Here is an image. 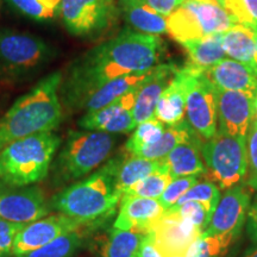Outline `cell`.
Here are the masks:
<instances>
[{
  "instance_id": "obj_1",
  "label": "cell",
  "mask_w": 257,
  "mask_h": 257,
  "mask_svg": "<svg viewBox=\"0 0 257 257\" xmlns=\"http://www.w3.org/2000/svg\"><path fill=\"white\" fill-rule=\"evenodd\" d=\"M163 50L160 36L121 31L74 61L61 83L62 106L79 110L83 99L106 82L153 69L159 64Z\"/></svg>"
},
{
  "instance_id": "obj_2",
  "label": "cell",
  "mask_w": 257,
  "mask_h": 257,
  "mask_svg": "<svg viewBox=\"0 0 257 257\" xmlns=\"http://www.w3.org/2000/svg\"><path fill=\"white\" fill-rule=\"evenodd\" d=\"M62 73L54 72L15 101L0 118V149L19 138L53 133L63 117L60 98Z\"/></svg>"
},
{
  "instance_id": "obj_3",
  "label": "cell",
  "mask_w": 257,
  "mask_h": 257,
  "mask_svg": "<svg viewBox=\"0 0 257 257\" xmlns=\"http://www.w3.org/2000/svg\"><path fill=\"white\" fill-rule=\"evenodd\" d=\"M114 170L115 159L54 195L50 206L83 224L98 226L114 213L123 198L115 189Z\"/></svg>"
},
{
  "instance_id": "obj_4",
  "label": "cell",
  "mask_w": 257,
  "mask_h": 257,
  "mask_svg": "<svg viewBox=\"0 0 257 257\" xmlns=\"http://www.w3.org/2000/svg\"><path fill=\"white\" fill-rule=\"evenodd\" d=\"M61 137L42 133L19 138L0 149V181L24 187L43 180L49 173Z\"/></svg>"
},
{
  "instance_id": "obj_5",
  "label": "cell",
  "mask_w": 257,
  "mask_h": 257,
  "mask_svg": "<svg viewBox=\"0 0 257 257\" xmlns=\"http://www.w3.org/2000/svg\"><path fill=\"white\" fill-rule=\"evenodd\" d=\"M115 143L113 135L101 131H70L66 143L53 162V180L63 185L88 175L111 155Z\"/></svg>"
},
{
  "instance_id": "obj_6",
  "label": "cell",
  "mask_w": 257,
  "mask_h": 257,
  "mask_svg": "<svg viewBox=\"0 0 257 257\" xmlns=\"http://www.w3.org/2000/svg\"><path fill=\"white\" fill-rule=\"evenodd\" d=\"M237 21L220 4L185 0L167 17V34L180 44L229 30Z\"/></svg>"
},
{
  "instance_id": "obj_7",
  "label": "cell",
  "mask_w": 257,
  "mask_h": 257,
  "mask_svg": "<svg viewBox=\"0 0 257 257\" xmlns=\"http://www.w3.org/2000/svg\"><path fill=\"white\" fill-rule=\"evenodd\" d=\"M200 149L206 167L205 178L219 189H229L245 179L248 157L244 138L218 130L210 140L201 141Z\"/></svg>"
},
{
  "instance_id": "obj_8",
  "label": "cell",
  "mask_w": 257,
  "mask_h": 257,
  "mask_svg": "<svg viewBox=\"0 0 257 257\" xmlns=\"http://www.w3.org/2000/svg\"><path fill=\"white\" fill-rule=\"evenodd\" d=\"M186 120L201 141L210 140L218 131L216 87L195 69L186 96Z\"/></svg>"
},
{
  "instance_id": "obj_9",
  "label": "cell",
  "mask_w": 257,
  "mask_h": 257,
  "mask_svg": "<svg viewBox=\"0 0 257 257\" xmlns=\"http://www.w3.org/2000/svg\"><path fill=\"white\" fill-rule=\"evenodd\" d=\"M114 15V0H61L60 17L67 30L75 36L104 31Z\"/></svg>"
},
{
  "instance_id": "obj_10",
  "label": "cell",
  "mask_w": 257,
  "mask_h": 257,
  "mask_svg": "<svg viewBox=\"0 0 257 257\" xmlns=\"http://www.w3.org/2000/svg\"><path fill=\"white\" fill-rule=\"evenodd\" d=\"M49 56V47L41 38L12 30L0 31V67L10 72H28Z\"/></svg>"
},
{
  "instance_id": "obj_11",
  "label": "cell",
  "mask_w": 257,
  "mask_h": 257,
  "mask_svg": "<svg viewBox=\"0 0 257 257\" xmlns=\"http://www.w3.org/2000/svg\"><path fill=\"white\" fill-rule=\"evenodd\" d=\"M49 214L44 193L36 186H12L0 181V219L29 224Z\"/></svg>"
},
{
  "instance_id": "obj_12",
  "label": "cell",
  "mask_w": 257,
  "mask_h": 257,
  "mask_svg": "<svg viewBox=\"0 0 257 257\" xmlns=\"http://www.w3.org/2000/svg\"><path fill=\"white\" fill-rule=\"evenodd\" d=\"M83 226L92 225L83 224L63 213L46 216L31 223L25 224L24 227L16 236L12 249V256L17 257L40 249L55 240L63 234L72 232ZM96 227V226H95Z\"/></svg>"
},
{
  "instance_id": "obj_13",
  "label": "cell",
  "mask_w": 257,
  "mask_h": 257,
  "mask_svg": "<svg viewBox=\"0 0 257 257\" xmlns=\"http://www.w3.org/2000/svg\"><path fill=\"white\" fill-rule=\"evenodd\" d=\"M148 233L165 257L185 255L201 232L191 221L176 212L166 211L163 216L150 227Z\"/></svg>"
},
{
  "instance_id": "obj_14",
  "label": "cell",
  "mask_w": 257,
  "mask_h": 257,
  "mask_svg": "<svg viewBox=\"0 0 257 257\" xmlns=\"http://www.w3.org/2000/svg\"><path fill=\"white\" fill-rule=\"evenodd\" d=\"M216 98L219 131L246 140L249 127L255 118L253 95L216 87Z\"/></svg>"
},
{
  "instance_id": "obj_15",
  "label": "cell",
  "mask_w": 257,
  "mask_h": 257,
  "mask_svg": "<svg viewBox=\"0 0 257 257\" xmlns=\"http://www.w3.org/2000/svg\"><path fill=\"white\" fill-rule=\"evenodd\" d=\"M250 207V192L244 186H233L220 195L205 233H231L238 237Z\"/></svg>"
},
{
  "instance_id": "obj_16",
  "label": "cell",
  "mask_w": 257,
  "mask_h": 257,
  "mask_svg": "<svg viewBox=\"0 0 257 257\" xmlns=\"http://www.w3.org/2000/svg\"><path fill=\"white\" fill-rule=\"evenodd\" d=\"M137 91L128 93L100 110L85 113L79 120V126L83 130L101 131L111 135L133 133L137 126L133 113Z\"/></svg>"
},
{
  "instance_id": "obj_17",
  "label": "cell",
  "mask_w": 257,
  "mask_h": 257,
  "mask_svg": "<svg viewBox=\"0 0 257 257\" xmlns=\"http://www.w3.org/2000/svg\"><path fill=\"white\" fill-rule=\"evenodd\" d=\"M178 69V67L173 63H159L150 70L149 75L138 88L136 94L133 110L136 125L155 115L160 96L174 78Z\"/></svg>"
},
{
  "instance_id": "obj_18",
  "label": "cell",
  "mask_w": 257,
  "mask_h": 257,
  "mask_svg": "<svg viewBox=\"0 0 257 257\" xmlns=\"http://www.w3.org/2000/svg\"><path fill=\"white\" fill-rule=\"evenodd\" d=\"M193 72L194 69L188 66L178 69L160 96L154 117L166 126H172L186 119V96Z\"/></svg>"
},
{
  "instance_id": "obj_19",
  "label": "cell",
  "mask_w": 257,
  "mask_h": 257,
  "mask_svg": "<svg viewBox=\"0 0 257 257\" xmlns=\"http://www.w3.org/2000/svg\"><path fill=\"white\" fill-rule=\"evenodd\" d=\"M165 212L166 210L157 199L123 195L113 227L148 232Z\"/></svg>"
},
{
  "instance_id": "obj_20",
  "label": "cell",
  "mask_w": 257,
  "mask_h": 257,
  "mask_svg": "<svg viewBox=\"0 0 257 257\" xmlns=\"http://www.w3.org/2000/svg\"><path fill=\"white\" fill-rule=\"evenodd\" d=\"M202 73L217 88L249 93L251 95L257 93V73L229 57H225Z\"/></svg>"
},
{
  "instance_id": "obj_21",
  "label": "cell",
  "mask_w": 257,
  "mask_h": 257,
  "mask_svg": "<svg viewBox=\"0 0 257 257\" xmlns=\"http://www.w3.org/2000/svg\"><path fill=\"white\" fill-rule=\"evenodd\" d=\"M150 70H148L146 73L119 76V78H115L111 81L106 82L105 85L89 93L83 99V101L79 106V110H85V113H88V112L100 110L105 106L119 100L124 95L140 88L144 80L149 75Z\"/></svg>"
},
{
  "instance_id": "obj_22",
  "label": "cell",
  "mask_w": 257,
  "mask_h": 257,
  "mask_svg": "<svg viewBox=\"0 0 257 257\" xmlns=\"http://www.w3.org/2000/svg\"><path fill=\"white\" fill-rule=\"evenodd\" d=\"M201 140L194 136L191 140L180 143L161 160L168 167V170L173 179L181 176L205 174L206 167L201 155Z\"/></svg>"
},
{
  "instance_id": "obj_23",
  "label": "cell",
  "mask_w": 257,
  "mask_h": 257,
  "mask_svg": "<svg viewBox=\"0 0 257 257\" xmlns=\"http://www.w3.org/2000/svg\"><path fill=\"white\" fill-rule=\"evenodd\" d=\"M161 166H162V161L147 160L130 155V154L121 159H115V189L123 197L137 182L152 174Z\"/></svg>"
},
{
  "instance_id": "obj_24",
  "label": "cell",
  "mask_w": 257,
  "mask_h": 257,
  "mask_svg": "<svg viewBox=\"0 0 257 257\" xmlns=\"http://www.w3.org/2000/svg\"><path fill=\"white\" fill-rule=\"evenodd\" d=\"M119 6L124 19L135 31L155 36L167 34V17L149 6L138 0H120Z\"/></svg>"
},
{
  "instance_id": "obj_25",
  "label": "cell",
  "mask_w": 257,
  "mask_h": 257,
  "mask_svg": "<svg viewBox=\"0 0 257 257\" xmlns=\"http://www.w3.org/2000/svg\"><path fill=\"white\" fill-rule=\"evenodd\" d=\"M221 43L225 55L229 59L238 61L257 73L252 29L240 24L233 25L229 30L221 32Z\"/></svg>"
},
{
  "instance_id": "obj_26",
  "label": "cell",
  "mask_w": 257,
  "mask_h": 257,
  "mask_svg": "<svg viewBox=\"0 0 257 257\" xmlns=\"http://www.w3.org/2000/svg\"><path fill=\"white\" fill-rule=\"evenodd\" d=\"M181 46L187 53V66L198 72H205L226 56L221 43V34L210 35L200 40L186 42Z\"/></svg>"
},
{
  "instance_id": "obj_27",
  "label": "cell",
  "mask_w": 257,
  "mask_h": 257,
  "mask_svg": "<svg viewBox=\"0 0 257 257\" xmlns=\"http://www.w3.org/2000/svg\"><path fill=\"white\" fill-rule=\"evenodd\" d=\"M194 136H197V135L189 126L187 120L185 119L179 124L166 126L165 133L157 142L138 150L136 154H134V156L152 161H161L165 159L176 146L185 142V141L191 140Z\"/></svg>"
},
{
  "instance_id": "obj_28",
  "label": "cell",
  "mask_w": 257,
  "mask_h": 257,
  "mask_svg": "<svg viewBox=\"0 0 257 257\" xmlns=\"http://www.w3.org/2000/svg\"><path fill=\"white\" fill-rule=\"evenodd\" d=\"M93 227L95 226L80 227L78 230L63 234L40 249L17 257H73L82 248L87 238L88 230Z\"/></svg>"
},
{
  "instance_id": "obj_29",
  "label": "cell",
  "mask_w": 257,
  "mask_h": 257,
  "mask_svg": "<svg viewBox=\"0 0 257 257\" xmlns=\"http://www.w3.org/2000/svg\"><path fill=\"white\" fill-rule=\"evenodd\" d=\"M147 232L142 230L113 229L108 234L101 257H137Z\"/></svg>"
},
{
  "instance_id": "obj_30",
  "label": "cell",
  "mask_w": 257,
  "mask_h": 257,
  "mask_svg": "<svg viewBox=\"0 0 257 257\" xmlns=\"http://www.w3.org/2000/svg\"><path fill=\"white\" fill-rule=\"evenodd\" d=\"M165 130L166 125L161 123L155 117L138 124L125 144V150L130 155H134L138 150L157 142L165 133Z\"/></svg>"
},
{
  "instance_id": "obj_31",
  "label": "cell",
  "mask_w": 257,
  "mask_h": 257,
  "mask_svg": "<svg viewBox=\"0 0 257 257\" xmlns=\"http://www.w3.org/2000/svg\"><path fill=\"white\" fill-rule=\"evenodd\" d=\"M172 180L173 176L170 175L168 167L162 162V166L159 169L148 175L147 178L141 180L140 182H137L125 195L159 199Z\"/></svg>"
},
{
  "instance_id": "obj_32",
  "label": "cell",
  "mask_w": 257,
  "mask_h": 257,
  "mask_svg": "<svg viewBox=\"0 0 257 257\" xmlns=\"http://www.w3.org/2000/svg\"><path fill=\"white\" fill-rule=\"evenodd\" d=\"M219 199L220 189L218 188L213 182L207 181L206 180V181L197 182L194 186H192V187L179 199V201L176 202L174 206L180 204H184L186 201H198L204 205V206L213 214Z\"/></svg>"
},
{
  "instance_id": "obj_33",
  "label": "cell",
  "mask_w": 257,
  "mask_h": 257,
  "mask_svg": "<svg viewBox=\"0 0 257 257\" xmlns=\"http://www.w3.org/2000/svg\"><path fill=\"white\" fill-rule=\"evenodd\" d=\"M221 6L238 24L250 29L257 27V0H224Z\"/></svg>"
},
{
  "instance_id": "obj_34",
  "label": "cell",
  "mask_w": 257,
  "mask_h": 257,
  "mask_svg": "<svg viewBox=\"0 0 257 257\" xmlns=\"http://www.w3.org/2000/svg\"><path fill=\"white\" fill-rule=\"evenodd\" d=\"M167 211L179 213L182 218L191 221L201 233L206 231L212 218L211 212L198 201H186L184 204L170 207Z\"/></svg>"
},
{
  "instance_id": "obj_35",
  "label": "cell",
  "mask_w": 257,
  "mask_h": 257,
  "mask_svg": "<svg viewBox=\"0 0 257 257\" xmlns=\"http://www.w3.org/2000/svg\"><path fill=\"white\" fill-rule=\"evenodd\" d=\"M198 182V175H189L181 176V178H175L170 181V184L167 186L162 195L157 199L161 202L165 210H169L173 207L179 199L188 191L192 186H194Z\"/></svg>"
},
{
  "instance_id": "obj_36",
  "label": "cell",
  "mask_w": 257,
  "mask_h": 257,
  "mask_svg": "<svg viewBox=\"0 0 257 257\" xmlns=\"http://www.w3.org/2000/svg\"><path fill=\"white\" fill-rule=\"evenodd\" d=\"M246 157H248V168H246L245 184L250 188L257 191V118H253L246 135Z\"/></svg>"
},
{
  "instance_id": "obj_37",
  "label": "cell",
  "mask_w": 257,
  "mask_h": 257,
  "mask_svg": "<svg viewBox=\"0 0 257 257\" xmlns=\"http://www.w3.org/2000/svg\"><path fill=\"white\" fill-rule=\"evenodd\" d=\"M12 8L35 21H49L57 17L42 4L41 0H6Z\"/></svg>"
},
{
  "instance_id": "obj_38",
  "label": "cell",
  "mask_w": 257,
  "mask_h": 257,
  "mask_svg": "<svg viewBox=\"0 0 257 257\" xmlns=\"http://www.w3.org/2000/svg\"><path fill=\"white\" fill-rule=\"evenodd\" d=\"M24 225L0 219V257L12 256L15 238Z\"/></svg>"
},
{
  "instance_id": "obj_39",
  "label": "cell",
  "mask_w": 257,
  "mask_h": 257,
  "mask_svg": "<svg viewBox=\"0 0 257 257\" xmlns=\"http://www.w3.org/2000/svg\"><path fill=\"white\" fill-rule=\"evenodd\" d=\"M138 2L149 6L150 9H153L157 14L168 17L185 0H138Z\"/></svg>"
},
{
  "instance_id": "obj_40",
  "label": "cell",
  "mask_w": 257,
  "mask_h": 257,
  "mask_svg": "<svg viewBox=\"0 0 257 257\" xmlns=\"http://www.w3.org/2000/svg\"><path fill=\"white\" fill-rule=\"evenodd\" d=\"M137 257H165V256H163L160 250L157 249V246L155 245V243H154L152 236L147 232L146 237H144L142 243H141Z\"/></svg>"
},
{
  "instance_id": "obj_41",
  "label": "cell",
  "mask_w": 257,
  "mask_h": 257,
  "mask_svg": "<svg viewBox=\"0 0 257 257\" xmlns=\"http://www.w3.org/2000/svg\"><path fill=\"white\" fill-rule=\"evenodd\" d=\"M246 219H248L246 230H248L249 237L251 238L252 242L257 243V199L251 206L249 207Z\"/></svg>"
},
{
  "instance_id": "obj_42",
  "label": "cell",
  "mask_w": 257,
  "mask_h": 257,
  "mask_svg": "<svg viewBox=\"0 0 257 257\" xmlns=\"http://www.w3.org/2000/svg\"><path fill=\"white\" fill-rule=\"evenodd\" d=\"M253 30V38H255V61L257 66V27L252 29Z\"/></svg>"
},
{
  "instance_id": "obj_43",
  "label": "cell",
  "mask_w": 257,
  "mask_h": 257,
  "mask_svg": "<svg viewBox=\"0 0 257 257\" xmlns=\"http://www.w3.org/2000/svg\"><path fill=\"white\" fill-rule=\"evenodd\" d=\"M244 257H257V248L250 250V251L246 253V255Z\"/></svg>"
},
{
  "instance_id": "obj_44",
  "label": "cell",
  "mask_w": 257,
  "mask_h": 257,
  "mask_svg": "<svg viewBox=\"0 0 257 257\" xmlns=\"http://www.w3.org/2000/svg\"><path fill=\"white\" fill-rule=\"evenodd\" d=\"M253 110H255V117L257 118V93L253 95Z\"/></svg>"
},
{
  "instance_id": "obj_45",
  "label": "cell",
  "mask_w": 257,
  "mask_h": 257,
  "mask_svg": "<svg viewBox=\"0 0 257 257\" xmlns=\"http://www.w3.org/2000/svg\"><path fill=\"white\" fill-rule=\"evenodd\" d=\"M199 2H207V3H213V4H219L218 0H199Z\"/></svg>"
},
{
  "instance_id": "obj_46",
  "label": "cell",
  "mask_w": 257,
  "mask_h": 257,
  "mask_svg": "<svg viewBox=\"0 0 257 257\" xmlns=\"http://www.w3.org/2000/svg\"><path fill=\"white\" fill-rule=\"evenodd\" d=\"M169 257H188V256L185 253V255H173V256H169Z\"/></svg>"
},
{
  "instance_id": "obj_47",
  "label": "cell",
  "mask_w": 257,
  "mask_h": 257,
  "mask_svg": "<svg viewBox=\"0 0 257 257\" xmlns=\"http://www.w3.org/2000/svg\"><path fill=\"white\" fill-rule=\"evenodd\" d=\"M223 2H224V0H218V3H219V4L221 5V4H223Z\"/></svg>"
}]
</instances>
